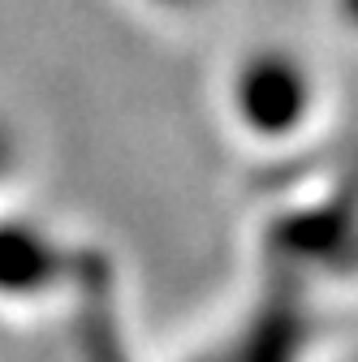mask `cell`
Segmentation results:
<instances>
[{
	"instance_id": "4",
	"label": "cell",
	"mask_w": 358,
	"mask_h": 362,
	"mask_svg": "<svg viewBox=\"0 0 358 362\" xmlns=\"http://www.w3.org/2000/svg\"><path fill=\"white\" fill-rule=\"evenodd\" d=\"M5 160H9V139L0 134V168H5Z\"/></svg>"
},
{
	"instance_id": "2",
	"label": "cell",
	"mask_w": 358,
	"mask_h": 362,
	"mask_svg": "<svg viewBox=\"0 0 358 362\" xmlns=\"http://www.w3.org/2000/svg\"><path fill=\"white\" fill-rule=\"evenodd\" d=\"M306 341V320L289 298H277L259 315V324L246 332V341L233 349L229 362H294Z\"/></svg>"
},
{
	"instance_id": "1",
	"label": "cell",
	"mask_w": 358,
	"mask_h": 362,
	"mask_svg": "<svg viewBox=\"0 0 358 362\" xmlns=\"http://www.w3.org/2000/svg\"><path fill=\"white\" fill-rule=\"evenodd\" d=\"M238 104H242V112H246L250 125L277 134V129L294 125L298 112H302V104H306L302 74L289 61H281V57H263V61H255L242 74Z\"/></svg>"
},
{
	"instance_id": "3",
	"label": "cell",
	"mask_w": 358,
	"mask_h": 362,
	"mask_svg": "<svg viewBox=\"0 0 358 362\" xmlns=\"http://www.w3.org/2000/svg\"><path fill=\"white\" fill-rule=\"evenodd\" d=\"M57 276V250L30 229H0V289H35Z\"/></svg>"
}]
</instances>
